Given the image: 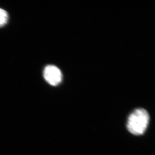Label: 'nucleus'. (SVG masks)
<instances>
[{
	"label": "nucleus",
	"mask_w": 155,
	"mask_h": 155,
	"mask_svg": "<svg viewBox=\"0 0 155 155\" xmlns=\"http://www.w3.org/2000/svg\"><path fill=\"white\" fill-rule=\"evenodd\" d=\"M149 121L150 116L148 111L143 108H138L129 116L127 130L133 135H142L146 130Z\"/></svg>",
	"instance_id": "1"
},
{
	"label": "nucleus",
	"mask_w": 155,
	"mask_h": 155,
	"mask_svg": "<svg viewBox=\"0 0 155 155\" xmlns=\"http://www.w3.org/2000/svg\"><path fill=\"white\" fill-rule=\"evenodd\" d=\"M45 81L50 85L56 86L60 84L62 81L61 72L56 66L49 65L46 66L43 72Z\"/></svg>",
	"instance_id": "2"
},
{
	"label": "nucleus",
	"mask_w": 155,
	"mask_h": 155,
	"mask_svg": "<svg viewBox=\"0 0 155 155\" xmlns=\"http://www.w3.org/2000/svg\"><path fill=\"white\" fill-rule=\"evenodd\" d=\"M8 20L7 12L4 10L0 8V27L5 25Z\"/></svg>",
	"instance_id": "3"
}]
</instances>
